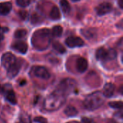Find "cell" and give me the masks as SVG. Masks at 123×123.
Here are the masks:
<instances>
[{
  "label": "cell",
  "mask_w": 123,
  "mask_h": 123,
  "mask_svg": "<svg viewBox=\"0 0 123 123\" xmlns=\"http://www.w3.org/2000/svg\"><path fill=\"white\" fill-rule=\"evenodd\" d=\"M105 96L102 92H95L88 95L84 101V107L90 111H94L99 109L105 102Z\"/></svg>",
  "instance_id": "obj_2"
},
{
  "label": "cell",
  "mask_w": 123,
  "mask_h": 123,
  "mask_svg": "<svg viewBox=\"0 0 123 123\" xmlns=\"http://www.w3.org/2000/svg\"><path fill=\"white\" fill-rule=\"evenodd\" d=\"M109 106L114 109H122L123 108V102H112L109 103Z\"/></svg>",
  "instance_id": "obj_23"
},
{
  "label": "cell",
  "mask_w": 123,
  "mask_h": 123,
  "mask_svg": "<svg viewBox=\"0 0 123 123\" xmlns=\"http://www.w3.org/2000/svg\"><path fill=\"white\" fill-rule=\"evenodd\" d=\"M19 119H20V122L22 123H31L30 116L26 113L22 114L19 117Z\"/></svg>",
  "instance_id": "obj_24"
},
{
  "label": "cell",
  "mask_w": 123,
  "mask_h": 123,
  "mask_svg": "<svg viewBox=\"0 0 123 123\" xmlns=\"http://www.w3.org/2000/svg\"><path fill=\"white\" fill-rule=\"evenodd\" d=\"M42 20L41 17H40L38 14H32V17H31V22L32 24H38L39 22H40Z\"/></svg>",
  "instance_id": "obj_26"
},
{
  "label": "cell",
  "mask_w": 123,
  "mask_h": 123,
  "mask_svg": "<svg viewBox=\"0 0 123 123\" xmlns=\"http://www.w3.org/2000/svg\"><path fill=\"white\" fill-rule=\"evenodd\" d=\"M81 122H82V123H92L93 120L90 118H88V117H82Z\"/></svg>",
  "instance_id": "obj_29"
},
{
  "label": "cell",
  "mask_w": 123,
  "mask_h": 123,
  "mask_svg": "<svg viewBox=\"0 0 123 123\" xmlns=\"http://www.w3.org/2000/svg\"><path fill=\"white\" fill-rule=\"evenodd\" d=\"M12 48L16 51L23 54L26 53L27 51V45L23 41H17L14 43L12 45Z\"/></svg>",
  "instance_id": "obj_12"
},
{
  "label": "cell",
  "mask_w": 123,
  "mask_h": 123,
  "mask_svg": "<svg viewBox=\"0 0 123 123\" xmlns=\"http://www.w3.org/2000/svg\"><path fill=\"white\" fill-rule=\"evenodd\" d=\"M63 33V28L60 25H56L53 27L52 30V35L54 37H60Z\"/></svg>",
  "instance_id": "obj_21"
},
{
  "label": "cell",
  "mask_w": 123,
  "mask_h": 123,
  "mask_svg": "<svg viewBox=\"0 0 123 123\" xmlns=\"http://www.w3.org/2000/svg\"><path fill=\"white\" fill-rule=\"evenodd\" d=\"M76 69L79 73H83L86 71L88 68V62L84 58L80 57L76 61Z\"/></svg>",
  "instance_id": "obj_11"
},
{
  "label": "cell",
  "mask_w": 123,
  "mask_h": 123,
  "mask_svg": "<svg viewBox=\"0 0 123 123\" xmlns=\"http://www.w3.org/2000/svg\"><path fill=\"white\" fill-rule=\"evenodd\" d=\"M6 100L10 102L12 105H16L17 104V98L15 93L12 90H9L6 92Z\"/></svg>",
  "instance_id": "obj_17"
},
{
  "label": "cell",
  "mask_w": 123,
  "mask_h": 123,
  "mask_svg": "<svg viewBox=\"0 0 123 123\" xmlns=\"http://www.w3.org/2000/svg\"><path fill=\"white\" fill-rule=\"evenodd\" d=\"M118 4H119V6L120 8H123V0H119L118 1Z\"/></svg>",
  "instance_id": "obj_30"
},
{
  "label": "cell",
  "mask_w": 123,
  "mask_h": 123,
  "mask_svg": "<svg viewBox=\"0 0 123 123\" xmlns=\"http://www.w3.org/2000/svg\"><path fill=\"white\" fill-rule=\"evenodd\" d=\"M76 82L75 81V80L71 79H63L58 85L57 88L55 89V91L66 97L73 91V89L76 87Z\"/></svg>",
  "instance_id": "obj_4"
},
{
  "label": "cell",
  "mask_w": 123,
  "mask_h": 123,
  "mask_svg": "<svg viewBox=\"0 0 123 123\" xmlns=\"http://www.w3.org/2000/svg\"><path fill=\"white\" fill-rule=\"evenodd\" d=\"M12 4L10 2H2L0 4V15L8 14L12 9Z\"/></svg>",
  "instance_id": "obj_14"
},
{
  "label": "cell",
  "mask_w": 123,
  "mask_h": 123,
  "mask_svg": "<svg viewBox=\"0 0 123 123\" xmlns=\"http://www.w3.org/2000/svg\"><path fill=\"white\" fill-rule=\"evenodd\" d=\"M110 123H115V122H113V121H111Z\"/></svg>",
  "instance_id": "obj_36"
},
{
  "label": "cell",
  "mask_w": 123,
  "mask_h": 123,
  "mask_svg": "<svg viewBox=\"0 0 123 123\" xmlns=\"http://www.w3.org/2000/svg\"><path fill=\"white\" fill-rule=\"evenodd\" d=\"M64 113L68 116V117H74L78 114V110L74 107V106H68L65 110H64Z\"/></svg>",
  "instance_id": "obj_18"
},
{
  "label": "cell",
  "mask_w": 123,
  "mask_h": 123,
  "mask_svg": "<svg viewBox=\"0 0 123 123\" xmlns=\"http://www.w3.org/2000/svg\"><path fill=\"white\" fill-rule=\"evenodd\" d=\"M0 31H2V32H6V31H8V28H2L1 27H0Z\"/></svg>",
  "instance_id": "obj_31"
},
{
  "label": "cell",
  "mask_w": 123,
  "mask_h": 123,
  "mask_svg": "<svg viewBox=\"0 0 123 123\" xmlns=\"http://www.w3.org/2000/svg\"><path fill=\"white\" fill-rule=\"evenodd\" d=\"M42 39L43 40L50 39V31L46 28H44V29H42L35 32L33 35V38H32L33 45H35L36 48L39 50H43V45L44 49L46 48L47 43L48 42H49L48 40H42Z\"/></svg>",
  "instance_id": "obj_3"
},
{
  "label": "cell",
  "mask_w": 123,
  "mask_h": 123,
  "mask_svg": "<svg viewBox=\"0 0 123 123\" xmlns=\"http://www.w3.org/2000/svg\"><path fill=\"white\" fill-rule=\"evenodd\" d=\"M0 123H6V122H5V120H3V119L0 118Z\"/></svg>",
  "instance_id": "obj_34"
},
{
  "label": "cell",
  "mask_w": 123,
  "mask_h": 123,
  "mask_svg": "<svg viewBox=\"0 0 123 123\" xmlns=\"http://www.w3.org/2000/svg\"><path fill=\"white\" fill-rule=\"evenodd\" d=\"M73 1H80V0H72Z\"/></svg>",
  "instance_id": "obj_35"
},
{
  "label": "cell",
  "mask_w": 123,
  "mask_h": 123,
  "mask_svg": "<svg viewBox=\"0 0 123 123\" xmlns=\"http://www.w3.org/2000/svg\"><path fill=\"white\" fill-rule=\"evenodd\" d=\"M117 56V53L113 49L107 50L105 48H100L97 50L96 57L97 60L102 61H112Z\"/></svg>",
  "instance_id": "obj_5"
},
{
  "label": "cell",
  "mask_w": 123,
  "mask_h": 123,
  "mask_svg": "<svg viewBox=\"0 0 123 123\" xmlns=\"http://www.w3.org/2000/svg\"><path fill=\"white\" fill-rule=\"evenodd\" d=\"M27 35V31L24 29H19L15 31L14 32V37L17 39H20L24 37Z\"/></svg>",
  "instance_id": "obj_22"
},
{
  "label": "cell",
  "mask_w": 123,
  "mask_h": 123,
  "mask_svg": "<svg viewBox=\"0 0 123 123\" xmlns=\"http://www.w3.org/2000/svg\"><path fill=\"white\" fill-rule=\"evenodd\" d=\"M16 61V57L11 53H6L1 57V64L6 69L13 65Z\"/></svg>",
  "instance_id": "obj_7"
},
{
  "label": "cell",
  "mask_w": 123,
  "mask_h": 123,
  "mask_svg": "<svg viewBox=\"0 0 123 123\" xmlns=\"http://www.w3.org/2000/svg\"><path fill=\"white\" fill-rule=\"evenodd\" d=\"M21 66H22L21 62L17 60V61L13 65H12L10 67H9L7 68V76L10 79L15 77L18 74V73L20 70Z\"/></svg>",
  "instance_id": "obj_9"
},
{
  "label": "cell",
  "mask_w": 123,
  "mask_h": 123,
  "mask_svg": "<svg viewBox=\"0 0 123 123\" xmlns=\"http://www.w3.org/2000/svg\"><path fill=\"white\" fill-rule=\"evenodd\" d=\"M82 34L88 39H92L94 37V36L97 35L96 30L93 28H89V29H84L81 30Z\"/></svg>",
  "instance_id": "obj_16"
},
{
  "label": "cell",
  "mask_w": 123,
  "mask_h": 123,
  "mask_svg": "<svg viewBox=\"0 0 123 123\" xmlns=\"http://www.w3.org/2000/svg\"><path fill=\"white\" fill-rule=\"evenodd\" d=\"M66 44L69 48H75L83 46L84 45V42L81 37L71 36L66 40Z\"/></svg>",
  "instance_id": "obj_8"
},
{
  "label": "cell",
  "mask_w": 123,
  "mask_h": 123,
  "mask_svg": "<svg viewBox=\"0 0 123 123\" xmlns=\"http://www.w3.org/2000/svg\"><path fill=\"white\" fill-rule=\"evenodd\" d=\"M115 91V86L112 83H107L104 86L103 94L105 97L110 98L112 97Z\"/></svg>",
  "instance_id": "obj_13"
},
{
  "label": "cell",
  "mask_w": 123,
  "mask_h": 123,
  "mask_svg": "<svg viewBox=\"0 0 123 123\" xmlns=\"http://www.w3.org/2000/svg\"><path fill=\"white\" fill-rule=\"evenodd\" d=\"M4 92V89H3V87L1 86V84H0V93H2Z\"/></svg>",
  "instance_id": "obj_33"
},
{
  "label": "cell",
  "mask_w": 123,
  "mask_h": 123,
  "mask_svg": "<svg viewBox=\"0 0 123 123\" xmlns=\"http://www.w3.org/2000/svg\"><path fill=\"white\" fill-rule=\"evenodd\" d=\"M18 14H19V17L22 19H26L27 17H28V12L26 10H20V11H19Z\"/></svg>",
  "instance_id": "obj_27"
},
{
  "label": "cell",
  "mask_w": 123,
  "mask_h": 123,
  "mask_svg": "<svg viewBox=\"0 0 123 123\" xmlns=\"http://www.w3.org/2000/svg\"><path fill=\"white\" fill-rule=\"evenodd\" d=\"M31 1L32 0H17V4L19 6L26 7L31 3Z\"/></svg>",
  "instance_id": "obj_25"
},
{
  "label": "cell",
  "mask_w": 123,
  "mask_h": 123,
  "mask_svg": "<svg viewBox=\"0 0 123 123\" xmlns=\"http://www.w3.org/2000/svg\"><path fill=\"white\" fill-rule=\"evenodd\" d=\"M112 9V5L109 2H103L101 4H99L96 9L97 14L100 16L105 15L110 12Z\"/></svg>",
  "instance_id": "obj_10"
},
{
  "label": "cell",
  "mask_w": 123,
  "mask_h": 123,
  "mask_svg": "<svg viewBox=\"0 0 123 123\" xmlns=\"http://www.w3.org/2000/svg\"><path fill=\"white\" fill-rule=\"evenodd\" d=\"M34 121L38 123H48L47 120L43 117H37L34 119Z\"/></svg>",
  "instance_id": "obj_28"
},
{
  "label": "cell",
  "mask_w": 123,
  "mask_h": 123,
  "mask_svg": "<svg viewBox=\"0 0 123 123\" xmlns=\"http://www.w3.org/2000/svg\"><path fill=\"white\" fill-rule=\"evenodd\" d=\"M33 74L40 79H48L50 76V74L49 73V71L47 70L46 68L43 67V66H35L33 68Z\"/></svg>",
  "instance_id": "obj_6"
},
{
  "label": "cell",
  "mask_w": 123,
  "mask_h": 123,
  "mask_svg": "<svg viewBox=\"0 0 123 123\" xmlns=\"http://www.w3.org/2000/svg\"><path fill=\"white\" fill-rule=\"evenodd\" d=\"M60 4H61V9H62L63 12L65 14L69 13V12L71 10V6H70V4H69L68 1L67 0H61Z\"/></svg>",
  "instance_id": "obj_19"
},
{
  "label": "cell",
  "mask_w": 123,
  "mask_h": 123,
  "mask_svg": "<svg viewBox=\"0 0 123 123\" xmlns=\"http://www.w3.org/2000/svg\"><path fill=\"white\" fill-rule=\"evenodd\" d=\"M66 97L57 91H54L45 99L43 107L48 112H53L61 108L65 103Z\"/></svg>",
  "instance_id": "obj_1"
},
{
  "label": "cell",
  "mask_w": 123,
  "mask_h": 123,
  "mask_svg": "<svg viewBox=\"0 0 123 123\" xmlns=\"http://www.w3.org/2000/svg\"><path fill=\"white\" fill-rule=\"evenodd\" d=\"M3 40H4V35L2 34H0V45H1V43Z\"/></svg>",
  "instance_id": "obj_32"
},
{
  "label": "cell",
  "mask_w": 123,
  "mask_h": 123,
  "mask_svg": "<svg viewBox=\"0 0 123 123\" xmlns=\"http://www.w3.org/2000/svg\"><path fill=\"white\" fill-rule=\"evenodd\" d=\"M53 48L55 51H57L59 53L63 54L66 52V48H64V46H63V45H61L58 42H54L53 43Z\"/></svg>",
  "instance_id": "obj_20"
},
{
  "label": "cell",
  "mask_w": 123,
  "mask_h": 123,
  "mask_svg": "<svg viewBox=\"0 0 123 123\" xmlns=\"http://www.w3.org/2000/svg\"><path fill=\"white\" fill-rule=\"evenodd\" d=\"M50 17L53 20H58L61 18V13L58 6H53L50 12Z\"/></svg>",
  "instance_id": "obj_15"
}]
</instances>
